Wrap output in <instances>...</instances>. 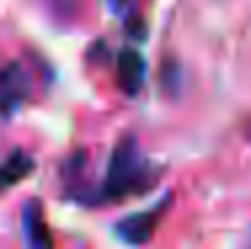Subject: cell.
I'll use <instances>...</instances> for the list:
<instances>
[{"mask_svg":"<svg viewBox=\"0 0 251 249\" xmlns=\"http://www.w3.org/2000/svg\"><path fill=\"white\" fill-rule=\"evenodd\" d=\"M22 228H25L27 249H53V236L46 222L43 204L38 198H27L25 209H22Z\"/></svg>","mask_w":251,"mask_h":249,"instance_id":"cell-5","label":"cell"},{"mask_svg":"<svg viewBox=\"0 0 251 249\" xmlns=\"http://www.w3.org/2000/svg\"><path fill=\"white\" fill-rule=\"evenodd\" d=\"M115 78L118 86L126 97H136L142 91L147 81V62L145 56L139 54L136 49H123L118 54V64H115Z\"/></svg>","mask_w":251,"mask_h":249,"instance_id":"cell-4","label":"cell"},{"mask_svg":"<svg viewBox=\"0 0 251 249\" xmlns=\"http://www.w3.org/2000/svg\"><path fill=\"white\" fill-rule=\"evenodd\" d=\"M32 169H35L32 158H29L25 150H14L3 164H0V193L11 191L16 182H22L25 177H29Z\"/></svg>","mask_w":251,"mask_h":249,"instance_id":"cell-6","label":"cell"},{"mask_svg":"<svg viewBox=\"0 0 251 249\" xmlns=\"http://www.w3.org/2000/svg\"><path fill=\"white\" fill-rule=\"evenodd\" d=\"M107 3H110V8L115 11V14H121V11L126 8V5L131 3V0H107Z\"/></svg>","mask_w":251,"mask_h":249,"instance_id":"cell-7","label":"cell"},{"mask_svg":"<svg viewBox=\"0 0 251 249\" xmlns=\"http://www.w3.org/2000/svg\"><path fill=\"white\" fill-rule=\"evenodd\" d=\"M160 171H163L160 166L147 161L139 153V145H136L134 137H123L115 145V150H112L110 164H107L104 182H101L99 193L94 195V201L115 204V201L142 195L158 182Z\"/></svg>","mask_w":251,"mask_h":249,"instance_id":"cell-1","label":"cell"},{"mask_svg":"<svg viewBox=\"0 0 251 249\" xmlns=\"http://www.w3.org/2000/svg\"><path fill=\"white\" fill-rule=\"evenodd\" d=\"M169 195L166 198H160L158 204L152 206V209H145V212H136V215H131V217H126V220L118 222V236L126 241V244H131V247H142V244H147V241L152 239V233L158 230V222H160V217H163V212L169 209Z\"/></svg>","mask_w":251,"mask_h":249,"instance_id":"cell-2","label":"cell"},{"mask_svg":"<svg viewBox=\"0 0 251 249\" xmlns=\"http://www.w3.org/2000/svg\"><path fill=\"white\" fill-rule=\"evenodd\" d=\"M32 83L19 62H11L0 70V115H11L27 102Z\"/></svg>","mask_w":251,"mask_h":249,"instance_id":"cell-3","label":"cell"}]
</instances>
